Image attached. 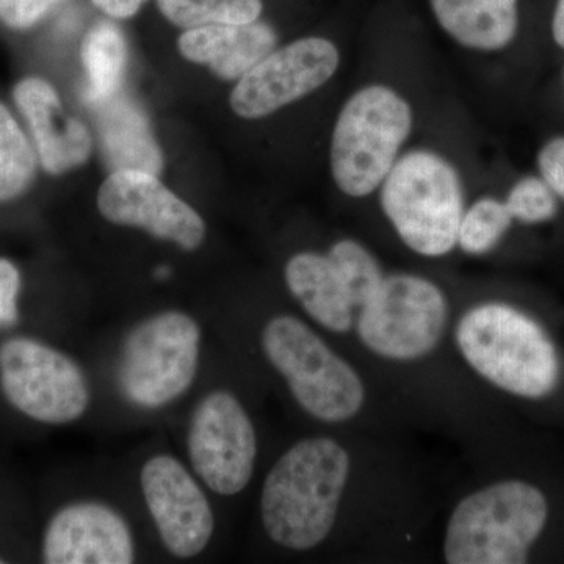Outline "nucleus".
Here are the masks:
<instances>
[{
    "mask_svg": "<svg viewBox=\"0 0 564 564\" xmlns=\"http://www.w3.org/2000/svg\"><path fill=\"white\" fill-rule=\"evenodd\" d=\"M451 347L464 372L496 402L543 404L562 392L564 356L554 333L500 293L458 288Z\"/></svg>",
    "mask_w": 564,
    "mask_h": 564,
    "instance_id": "3",
    "label": "nucleus"
},
{
    "mask_svg": "<svg viewBox=\"0 0 564 564\" xmlns=\"http://www.w3.org/2000/svg\"><path fill=\"white\" fill-rule=\"evenodd\" d=\"M413 106L383 82L362 85L337 113L329 170L337 191L361 202L377 195L414 131Z\"/></svg>",
    "mask_w": 564,
    "mask_h": 564,
    "instance_id": "6",
    "label": "nucleus"
},
{
    "mask_svg": "<svg viewBox=\"0 0 564 564\" xmlns=\"http://www.w3.org/2000/svg\"><path fill=\"white\" fill-rule=\"evenodd\" d=\"M2 563H6V562H3V560H2V558H0V564H2Z\"/></svg>",
    "mask_w": 564,
    "mask_h": 564,
    "instance_id": "29",
    "label": "nucleus"
},
{
    "mask_svg": "<svg viewBox=\"0 0 564 564\" xmlns=\"http://www.w3.org/2000/svg\"><path fill=\"white\" fill-rule=\"evenodd\" d=\"M276 32L267 22L207 24L182 33L180 51L187 61L209 65L221 79L239 80L276 50Z\"/></svg>",
    "mask_w": 564,
    "mask_h": 564,
    "instance_id": "15",
    "label": "nucleus"
},
{
    "mask_svg": "<svg viewBox=\"0 0 564 564\" xmlns=\"http://www.w3.org/2000/svg\"><path fill=\"white\" fill-rule=\"evenodd\" d=\"M82 62L87 70V101L98 106L120 88L126 66V41L117 25L101 22L85 36Z\"/></svg>",
    "mask_w": 564,
    "mask_h": 564,
    "instance_id": "19",
    "label": "nucleus"
},
{
    "mask_svg": "<svg viewBox=\"0 0 564 564\" xmlns=\"http://www.w3.org/2000/svg\"><path fill=\"white\" fill-rule=\"evenodd\" d=\"M159 10L182 29L207 24H250L259 21L262 0H158Z\"/></svg>",
    "mask_w": 564,
    "mask_h": 564,
    "instance_id": "22",
    "label": "nucleus"
},
{
    "mask_svg": "<svg viewBox=\"0 0 564 564\" xmlns=\"http://www.w3.org/2000/svg\"><path fill=\"white\" fill-rule=\"evenodd\" d=\"M98 106H101L99 128L107 162L115 170L161 172V151L152 139L144 115L132 102L115 96Z\"/></svg>",
    "mask_w": 564,
    "mask_h": 564,
    "instance_id": "18",
    "label": "nucleus"
},
{
    "mask_svg": "<svg viewBox=\"0 0 564 564\" xmlns=\"http://www.w3.org/2000/svg\"><path fill=\"white\" fill-rule=\"evenodd\" d=\"M36 158L28 137L0 104V203L17 199L31 187Z\"/></svg>",
    "mask_w": 564,
    "mask_h": 564,
    "instance_id": "21",
    "label": "nucleus"
},
{
    "mask_svg": "<svg viewBox=\"0 0 564 564\" xmlns=\"http://www.w3.org/2000/svg\"><path fill=\"white\" fill-rule=\"evenodd\" d=\"M13 98L29 122L41 165L47 173H68L88 161L93 150L90 132L79 120L63 113L51 84L29 77L14 87Z\"/></svg>",
    "mask_w": 564,
    "mask_h": 564,
    "instance_id": "14",
    "label": "nucleus"
},
{
    "mask_svg": "<svg viewBox=\"0 0 564 564\" xmlns=\"http://www.w3.org/2000/svg\"><path fill=\"white\" fill-rule=\"evenodd\" d=\"M513 221L525 226L544 225L558 215L560 199L541 176L516 181L503 198Z\"/></svg>",
    "mask_w": 564,
    "mask_h": 564,
    "instance_id": "23",
    "label": "nucleus"
},
{
    "mask_svg": "<svg viewBox=\"0 0 564 564\" xmlns=\"http://www.w3.org/2000/svg\"><path fill=\"white\" fill-rule=\"evenodd\" d=\"M143 2H147V0H93V3L99 10L111 18H117V20L132 18L143 6Z\"/></svg>",
    "mask_w": 564,
    "mask_h": 564,
    "instance_id": "27",
    "label": "nucleus"
},
{
    "mask_svg": "<svg viewBox=\"0 0 564 564\" xmlns=\"http://www.w3.org/2000/svg\"><path fill=\"white\" fill-rule=\"evenodd\" d=\"M282 278L304 317L339 345L347 314V293L339 269L328 252H293L284 263Z\"/></svg>",
    "mask_w": 564,
    "mask_h": 564,
    "instance_id": "16",
    "label": "nucleus"
},
{
    "mask_svg": "<svg viewBox=\"0 0 564 564\" xmlns=\"http://www.w3.org/2000/svg\"><path fill=\"white\" fill-rule=\"evenodd\" d=\"M98 207L106 220L144 229L185 251L202 247L206 237L198 212L177 198L155 174L141 170H115L99 188Z\"/></svg>",
    "mask_w": 564,
    "mask_h": 564,
    "instance_id": "11",
    "label": "nucleus"
},
{
    "mask_svg": "<svg viewBox=\"0 0 564 564\" xmlns=\"http://www.w3.org/2000/svg\"><path fill=\"white\" fill-rule=\"evenodd\" d=\"M552 36L556 46L564 51V0L556 2L554 18H552Z\"/></svg>",
    "mask_w": 564,
    "mask_h": 564,
    "instance_id": "28",
    "label": "nucleus"
},
{
    "mask_svg": "<svg viewBox=\"0 0 564 564\" xmlns=\"http://www.w3.org/2000/svg\"><path fill=\"white\" fill-rule=\"evenodd\" d=\"M513 223L502 198L478 196L464 209L456 237V252L469 259L488 258L507 239Z\"/></svg>",
    "mask_w": 564,
    "mask_h": 564,
    "instance_id": "20",
    "label": "nucleus"
},
{
    "mask_svg": "<svg viewBox=\"0 0 564 564\" xmlns=\"http://www.w3.org/2000/svg\"><path fill=\"white\" fill-rule=\"evenodd\" d=\"M141 491L163 545L177 558H193L209 544L215 516L206 494L180 459L158 455L141 469Z\"/></svg>",
    "mask_w": 564,
    "mask_h": 564,
    "instance_id": "12",
    "label": "nucleus"
},
{
    "mask_svg": "<svg viewBox=\"0 0 564 564\" xmlns=\"http://www.w3.org/2000/svg\"><path fill=\"white\" fill-rule=\"evenodd\" d=\"M340 51L332 40L306 36L274 50L237 82L232 110L245 120H261L306 98L336 76Z\"/></svg>",
    "mask_w": 564,
    "mask_h": 564,
    "instance_id": "10",
    "label": "nucleus"
},
{
    "mask_svg": "<svg viewBox=\"0 0 564 564\" xmlns=\"http://www.w3.org/2000/svg\"><path fill=\"white\" fill-rule=\"evenodd\" d=\"M440 503L404 433L329 430L289 445L259 496L267 540L289 554L348 563L421 555Z\"/></svg>",
    "mask_w": 564,
    "mask_h": 564,
    "instance_id": "1",
    "label": "nucleus"
},
{
    "mask_svg": "<svg viewBox=\"0 0 564 564\" xmlns=\"http://www.w3.org/2000/svg\"><path fill=\"white\" fill-rule=\"evenodd\" d=\"M47 564H129L135 545L128 522L99 502H77L51 519L43 540Z\"/></svg>",
    "mask_w": 564,
    "mask_h": 564,
    "instance_id": "13",
    "label": "nucleus"
},
{
    "mask_svg": "<svg viewBox=\"0 0 564 564\" xmlns=\"http://www.w3.org/2000/svg\"><path fill=\"white\" fill-rule=\"evenodd\" d=\"M21 291L20 270L7 259H0V326L18 321V295Z\"/></svg>",
    "mask_w": 564,
    "mask_h": 564,
    "instance_id": "26",
    "label": "nucleus"
},
{
    "mask_svg": "<svg viewBox=\"0 0 564 564\" xmlns=\"http://www.w3.org/2000/svg\"><path fill=\"white\" fill-rule=\"evenodd\" d=\"M430 7L445 35L467 51H503L518 35V0H430Z\"/></svg>",
    "mask_w": 564,
    "mask_h": 564,
    "instance_id": "17",
    "label": "nucleus"
},
{
    "mask_svg": "<svg viewBox=\"0 0 564 564\" xmlns=\"http://www.w3.org/2000/svg\"><path fill=\"white\" fill-rule=\"evenodd\" d=\"M540 176L564 202V135L549 140L538 154Z\"/></svg>",
    "mask_w": 564,
    "mask_h": 564,
    "instance_id": "25",
    "label": "nucleus"
},
{
    "mask_svg": "<svg viewBox=\"0 0 564 564\" xmlns=\"http://www.w3.org/2000/svg\"><path fill=\"white\" fill-rule=\"evenodd\" d=\"M0 388L22 414L51 425L77 421L90 404V386L77 362L31 337L0 345Z\"/></svg>",
    "mask_w": 564,
    "mask_h": 564,
    "instance_id": "8",
    "label": "nucleus"
},
{
    "mask_svg": "<svg viewBox=\"0 0 564 564\" xmlns=\"http://www.w3.org/2000/svg\"><path fill=\"white\" fill-rule=\"evenodd\" d=\"M62 0H0V21L10 29L24 31L43 20Z\"/></svg>",
    "mask_w": 564,
    "mask_h": 564,
    "instance_id": "24",
    "label": "nucleus"
},
{
    "mask_svg": "<svg viewBox=\"0 0 564 564\" xmlns=\"http://www.w3.org/2000/svg\"><path fill=\"white\" fill-rule=\"evenodd\" d=\"M202 328L180 311H166L133 326L122 344L118 384L129 402L165 406L191 389L198 373Z\"/></svg>",
    "mask_w": 564,
    "mask_h": 564,
    "instance_id": "7",
    "label": "nucleus"
},
{
    "mask_svg": "<svg viewBox=\"0 0 564 564\" xmlns=\"http://www.w3.org/2000/svg\"><path fill=\"white\" fill-rule=\"evenodd\" d=\"M473 473L437 508L434 558L444 564H524L536 556L554 522V502L532 478L500 473L474 459Z\"/></svg>",
    "mask_w": 564,
    "mask_h": 564,
    "instance_id": "4",
    "label": "nucleus"
},
{
    "mask_svg": "<svg viewBox=\"0 0 564 564\" xmlns=\"http://www.w3.org/2000/svg\"><path fill=\"white\" fill-rule=\"evenodd\" d=\"M188 455L195 473L220 496L243 492L254 478L259 434L236 393L214 391L193 413Z\"/></svg>",
    "mask_w": 564,
    "mask_h": 564,
    "instance_id": "9",
    "label": "nucleus"
},
{
    "mask_svg": "<svg viewBox=\"0 0 564 564\" xmlns=\"http://www.w3.org/2000/svg\"><path fill=\"white\" fill-rule=\"evenodd\" d=\"M381 215L404 250L426 262L456 254L467 206L462 173L433 148L404 150L377 192Z\"/></svg>",
    "mask_w": 564,
    "mask_h": 564,
    "instance_id": "5",
    "label": "nucleus"
},
{
    "mask_svg": "<svg viewBox=\"0 0 564 564\" xmlns=\"http://www.w3.org/2000/svg\"><path fill=\"white\" fill-rule=\"evenodd\" d=\"M262 361L307 419L329 430H415L383 386L303 314L278 311L258 332Z\"/></svg>",
    "mask_w": 564,
    "mask_h": 564,
    "instance_id": "2",
    "label": "nucleus"
}]
</instances>
